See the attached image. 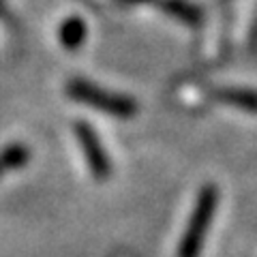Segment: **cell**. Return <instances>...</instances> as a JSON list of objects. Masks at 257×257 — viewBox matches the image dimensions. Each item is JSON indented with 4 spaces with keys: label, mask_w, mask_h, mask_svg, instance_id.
I'll list each match as a JSON object with an SVG mask.
<instances>
[{
    "label": "cell",
    "mask_w": 257,
    "mask_h": 257,
    "mask_svg": "<svg viewBox=\"0 0 257 257\" xmlns=\"http://www.w3.org/2000/svg\"><path fill=\"white\" fill-rule=\"evenodd\" d=\"M216 202H219V191L214 184H206L199 191V197L195 202V210L191 214L189 227L184 231L178 246V257H199L204 246L206 234L210 229V223L214 219Z\"/></svg>",
    "instance_id": "obj_1"
},
{
    "label": "cell",
    "mask_w": 257,
    "mask_h": 257,
    "mask_svg": "<svg viewBox=\"0 0 257 257\" xmlns=\"http://www.w3.org/2000/svg\"><path fill=\"white\" fill-rule=\"evenodd\" d=\"M67 92H69L71 99L79 101L82 105L105 111L109 116L131 118L135 111H138V105H135L133 99H128L124 94L103 90V88L94 86L90 82H84V79H71L69 86H67Z\"/></svg>",
    "instance_id": "obj_2"
},
{
    "label": "cell",
    "mask_w": 257,
    "mask_h": 257,
    "mask_svg": "<svg viewBox=\"0 0 257 257\" xmlns=\"http://www.w3.org/2000/svg\"><path fill=\"white\" fill-rule=\"evenodd\" d=\"M75 138L84 150V157L90 165L92 176L96 180H107L111 176V163L105 155V148L101 146L99 138H96V133L86 122H75Z\"/></svg>",
    "instance_id": "obj_3"
},
{
    "label": "cell",
    "mask_w": 257,
    "mask_h": 257,
    "mask_svg": "<svg viewBox=\"0 0 257 257\" xmlns=\"http://www.w3.org/2000/svg\"><path fill=\"white\" fill-rule=\"evenodd\" d=\"M157 3L161 11H165L167 15H172V18L187 24V26H199L202 24V11L189 0H157Z\"/></svg>",
    "instance_id": "obj_4"
},
{
    "label": "cell",
    "mask_w": 257,
    "mask_h": 257,
    "mask_svg": "<svg viewBox=\"0 0 257 257\" xmlns=\"http://www.w3.org/2000/svg\"><path fill=\"white\" fill-rule=\"evenodd\" d=\"M214 99L225 103V105H234L244 111H257V92L244 90V88H225V90H216Z\"/></svg>",
    "instance_id": "obj_5"
},
{
    "label": "cell",
    "mask_w": 257,
    "mask_h": 257,
    "mask_svg": "<svg viewBox=\"0 0 257 257\" xmlns=\"http://www.w3.org/2000/svg\"><path fill=\"white\" fill-rule=\"evenodd\" d=\"M86 39V24L79 20V18H69L67 22L62 24L60 28V41L64 47H69V50H75L84 43Z\"/></svg>",
    "instance_id": "obj_6"
},
{
    "label": "cell",
    "mask_w": 257,
    "mask_h": 257,
    "mask_svg": "<svg viewBox=\"0 0 257 257\" xmlns=\"http://www.w3.org/2000/svg\"><path fill=\"white\" fill-rule=\"evenodd\" d=\"M124 3H155V0H124Z\"/></svg>",
    "instance_id": "obj_7"
}]
</instances>
